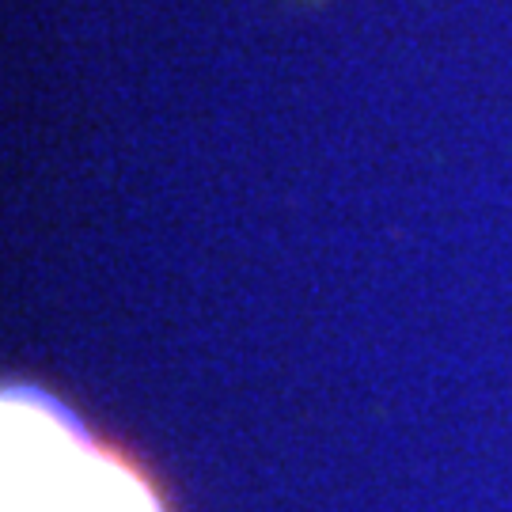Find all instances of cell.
Returning a JSON list of instances; mask_svg holds the SVG:
<instances>
[{"mask_svg":"<svg viewBox=\"0 0 512 512\" xmlns=\"http://www.w3.org/2000/svg\"><path fill=\"white\" fill-rule=\"evenodd\" d=\"M4 512H160L126 463L99 452L65 406L4 391Z\"/></svg>","mask_w":512,"mask_h":512,"instance_id":"1","label":"cell"}]
</instances>
